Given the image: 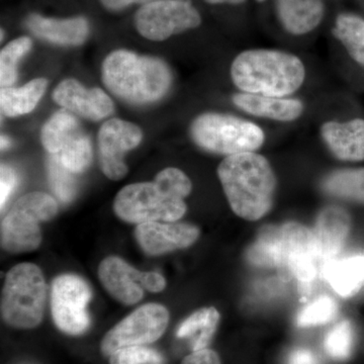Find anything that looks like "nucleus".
Masks as SVG:
<instances>
[{
	"label": "nucleus",
	"instance_id": "34",
	"mask_svg": "<svg viewBox=\"0 0 364 364\" xmlns=\"http://www.w3.org/2000/svg\"><path fill=\"white\" fill-rule=\"evenodd\" d=\"M181 364H222L221 358L217 352L205 348L202 350L193 351L186 356Z\"/></svg>",
	"mask_w": 364,
	"mask_h": 364
},
{
	"label": "nucleus",
	"instance_id": "2",
	"mask_svg": "<svg viewBox=\"0 0 364 364\" xmlns=\"http://www.w3.org/2000/svg\"><path fill=\"white\" fill-rule=\"evenodd\" d=\"M217 172L235 215L254 222L270 212L277 176L267 158L255 152L232 155L223 160Z\"/></svg>",
	"mask_w": 364,
	"mask_h": 364
},
{
	"label": "nucleus",
	"instance_id": "36",
	"mask_svg": "<svg viewBox=\"0 0 364 364\" xmlns=\"http://www.w3.org/2000/svg\"><path fill=\"white\" fill-rule=\"evenodd\" d=\"M143 287L151 293H160L166 287V279L158 272H145Z\"/></svg>",
	"mask_w": 364,
	"mask_h": 364
},
{
	"label": "nucleus",
	"instance_id": "19",
	"mask_svg": "<svg viewBox=\"0 0 364 364\" xmlns=\"http://www.w3.org/2000/svg\"><path fill=\"white\" fill-rule=\"evenodd\" d=\"M87 138L78 119L67 109L55 112L43 127V146L54 156L65 154Z\"/></svg>",
	"mask_w": 364,
	"mask_h": 364
},
{
	"label": "nucleus",
	"instance_id": "3",
	"mask_svg": "<svg viewBox=\"0 0 364 364\" xmlns=\"http://www.w3.org/2000/svg\"><path fill=\"white\" fill-rule=\"evenodd\" d=\"M104 85L119 100L133 105L157 102L166 95L172 73L163 60L128 50L107 55L102 66Z\"/></svg>",
	"mask_w": 364,
	"mask_h": 364
},
{
	"label": "nucleus",
	"instance_id": "33",
	"mask_svg": "<svg viewBox=\"0 0 364 364\" xmlns=\"http://www.w3.org/2000/svg\"><path fill=\"white\" fill-rule=\"evenodd\" d=\"M16 184V174L14 170L9 165L1 164V168H0V207H1V210L13 193Z\"/></svg>",
	"mask_w": 364,
	"mask_h": 364
},
{
	"label": "nucleus",
	"instance_id": "40",
	"mask_svg": "<svg viewBox=\"0 0 364 364\" xmlns=\"http://www.w3.org/2000/svg\"><path fill=\"white\" fill-rule=\"evenodd\" d=\"M257 1H265V0H257Z\"/></svg>",
	"mask_w": 364,
	"mask_h": 364
},
{
	"label": "nucleus",
	"instance_id": "21",
	"mask_svg": "<svg viewBox=\"0 0 364 364\" xmlns=\"http://www.w3.org/2000/svg\"><path fill=\"white\" fill-rule=\"evenodd\" d=\"M280 23L293 35H305L315 30L324 16L322 0H277Z\"/></svg>",
	"mask_w": 364,
	"mask_h": 364
},
{
	"label": "nucleus",
	"instance_id": "16",
	"mask_svg": "<svg viewBox=\"0 0 364 364\" xmlns=\"http://www.w3.org/2000/svg\"><path fill=\"white\" fill-rule=\"evenodd\" d=\"M351 229V219L344 208L330 205L318 214L313 234L318 257L329 261L343 248Z\"/></svg>",
	"mask_w": 364,
	"mask_h": 364
},
{
	"label": "nucleus",
	"instance_id": "25",
	"mask_svg": "<svg viewBox=\"0 0 364 364\" xmlns=\"http://www.w3.org/2000/svg\"><path fill=\"white\" fill-rule=\"evenodd\" d=\"M328 196L364 205V168L333 171L321 182Z\"/></svg>",
	"mask_w": 364,
	"mask_h": 364
},
{
	"label": "nucleus",
	"instance_id": "18",
	"mask_svg": "<svg viewBox=\"0 0 364 364\" xmlns=\"http://www.w3.org/2000/svg\"><path fill=\"white\" fill-rule=\"evenodd\" d=\"M26 26L36 37L64 46L83 44L90 32L87 21L82 16L52 18L32 14L26 18Z\"/></svg>",
	"mask_w": 364,
	"mask_h": 364
},
{
	"label": "nucleus",
	"instance_id": "28",
	"mask_svg": "<svg viewBox=\"0 0 364 364\" xmlns=\"http://www.w3.org/2000/svg\"><path fill=\"white\" fill-rule=\"evenodd\" d=\"M32 40L21 37L11 41L0 53V85L2 88L11 87L18 78L20 60L32 49Z\"/></svg>",
	"mask_w": 364,
	"mask_h": 364
},
{
	"label": "nucleus",
	"instance_id": "37",
	"mask_svg": "<svg viewBox=\"0 0 364 364\" xmlns=\"http://www.w3.org/2000/svg\"><path fill=\"white\" fill-rule=\"evenodd\" d=\"M155 0H100V4L109 11H117L130 6L131 4H147Z\"/></svg>",
	"mask_w": 364,
	"mask_h": 364
},
{
	"label": "nucleus",
	"instance_id": "13",
	"mask_svg": "<svg viewBox=\"0 0 364 364\" xmlns=\"http://www.w3.org/2000/svg\"><path fill=\"white\" fill-rule=\"evenodd\" d=\"M200 229L195 225L176 222L143 223L134 231L136 243L151 256L188 248L200 238Z\"/></svg>",
	"mask_w": 364,
	"mask_h": 364
},
{
	"label": "nucleus",
	"instance_id": "23",
	"mask_svg": "<svg viewBox=\"0 0 364 364\" xmlns=\"http://www.w3.org/2000/svg\"><path fill=\"white\" fill-rule=\"evenodd\" d=\"M220 318L221 315L214 306L200 309L179 325L176 336L191 340L193 351L208 348L217 331Z\"/></svg>",
	"mask_w": 364,
	"mask_h": 364
},
{
	"label": "nucleus",
	"instance_id": "17",
	"mask_svg": "<svg viewBox=\"0 0 364 364\" xmlns=\"http://www.w3.org/2000/svg\"><path fill=\"white\" fill-rule=\"evenodd\" d=\"M323 140L335 157L343 161L364 160V119L346 123L327 122L321 128Z\"/></svg>",
	"mask_w": 364,
	"mask_h": 364
},
{
	"label": "nucleus",
	"instance_id": "10",
	"mask_svg": "<svg viewBox=\"0 0 364 364\" xmlns=\"http://www.w3.org/2000/svg\"><path fill=\"white\" fill-rule=\"evenodd\" d=\"M200 16L186 0H155L136 11L134 23L136 31L146 39L164 41L198 28Z\"/></svg>",
	"mask_w": 364,
	"mask_h": 364
},
{
	"label": "nucleus",
	"instance_id": "38",
	"mask_svg": "<svg viewBox=\"0 0 364 364\" xmlns=\"http://www.w3.org/2000/svg\"><path fill=\"white\" fill-rule=\"evenodd\" d=\"M205 1H207L208 2V4H243V2L245 1V0H205Z\"/></svg>",
	"mask_w": 364,
	"mask_h": 364
},
{
	"label": "nucleus",
	"instance_id": "24",
	"mask_svg": "<svg viewBox=\"0 0 364 364\" xmlns=\"http://www.w3.org/2000/svg\"><path fill=\"white\" fill-rule=\"evenodd\" d=\"M47 85L45 78H37L20 88H1L0 107L2 114L14 117L32 112L44 95Z\"/></svg>",
	"mask_w": 364,
	"mask_h": 364
},
{
	"label": "nucleus",
	"instance_id": "32",
	"mask_svg": "<svg viewBox=\"0 0 364 364\" xmlns=\"http://www.w3.org/2000/svg\"><path fill=\"white\" fill-rule=\"evenodd\" d=\"M109 364H163L161 354L147 346H130L119 349L109 358Z\"/></svg>",
	"mask_w": 364,
	"mask_h": 364
},
{
	"label": "nucleus",
	"instance_id": "5",
	"mask_svg": "<svg viewBox=\"0 0 364 364\" xmlns=\"http://www.w3.org/2000/svg\"><path fill=\"white\" fill-rule=\"evenodd\" d=\"M48 287L38 265L23 262L6 273L1 294V317L16 329H33L44 318Z\"/></svg>",
	"mask_w": 364,
	"mask_h": 364
},
{
	"label": "nucleus",
	"instance_id": "35",
	"mask_svg": "<svg viewBox=\"0 0 364 364\" xmlns=\"http://www.w3.org/2000/svg\"><path fill=\"white\" fill-rule=\"evenodd\" d=\"M287 364H321L317 354L308 348H296L289 353Z\"/></svg>",
	"mask_w": 364,
	"mask_h": 364
},
{
	"label": "nucleus",
	"instance_id": "15",
	"mask_svg": "<svg viewBox=\"0 0 364 364\" xmlns=\"http://www.w3.org/2000/svg\"><path fill=\"white\" fill-rule=\"evenodd\" d=\"M145 272H140L117 256L105 258L98 267V279L112 298L126 306L139 303L144 296Z\"/></svg>",
	"mask_w": 364,
	"mask_h": 364
},
{
	"label": "nucleus",
	"instance_id": "30",
	"mask_svg": "<svg viewBox=\"0 0 364 364\" xmlns=\"http://www.w3.org/2000/svg\"><path fill=\"white\" fill-rule=\"evenodd\" d=\"M338 306L334 299L329 296H322L304 308L296 317L299 327H314L324 325L336 317Z\"/></svg>",
	"mask_w": 364,
	"mask_h": 364
},
{
	"label": "nucleus",
	"instance_id": "39",
	"mask_svg": "<svg viewBox=\"0 0 364 364\" xmlns=\"http://www.w3.org/2000/svg\"><path fill=\"white\" fill-rule=\"evenodd\" d=\"M11 146V140L6 136H1V149L4 150L6 148H9Z\"/></svg>",
	"mask_w": 364,
	"mask_h": 364
},
{
	"label": "nucleus",
	"instance_id": "22",
	"mask_svg": "<svg viewBox=\"0 0 364 364\" xmlns=\"http://www.w3.org/2000/svg\"><path fill=\"white\" fill-rule=\"evenodd\" d=\"M324 274L339 296H355L364 287V255L327 261Z\"/></svg>",
	"mask_w": 364,
	"mask_h": 364
},
{
	"label": "nucleus",
	"instance_id": "14",
	"mask_svg": "<svg viewBox=\"0 0 364 364\" xmlns=\"http://www.w3.org/2000/svg\"><path fill=\"white\" fill-rule=\"evenodd\" d=\"M53 100L67 111L90 121H100L114 112L111 97L100 88H86L75 79L61 81L53 92Z\"/></svg>",
	"mask_w": 364,
	"mask_h": 364
},
{
	"label": "nucleus",
	"instance_id": "4",
	"mask_svg": "<svg viewBox=\"0 0 364 364\" xmlns=\"http://www.w3.org/2000/svg\"><path fill=\"white\" fill-rule=\"evenodd\" d=\"M231 77L242 92L284 97L303 85L306 68L301 60L291 53L248 50L234 59Z\"/></svg>",
	"mask_w": 364,
	"mask_h": 364
},
{
	"label": "nucleus",
	"instance_id": "31",
	"mask_svg": "<svg viewBox=\"0 0 364 364\" xmlns=\"http://www.w3.org/2000/svg\"><path fill=\"white\" fill-rule=\"evenodd\" d=\"M48 172L49 181L51 183L52 191L60 200L64 203H69L74 198L76 193V183L73 174L65 168L56 157H50L48 162Z\"/></svg>",
	"mask_w": 364,
	"mask_h": 364
},
{
	"label": "nucleus",
	"instance_id": "1",
	"mask_svg": "<svg viewBox=\"0 0 364 364\" xmlns=\"http://www.w3.org/2000/svg\"><path fill=\"white\" fill-rule=\"evenodd\" d=\"M193 183L181 169H163L152 182L129 184L117 193L114 212L122 221L140 225L148 222H176L186 215L184 198Z\"/></svg>",
	"mask_w": 364,
	"mask_h": 364
},
{
	"label": "nucleus",
	"instance_id": "8",
	"mask_svg": "<svg viewBox=\"0 0 364 364\" xmlns=\"http://www.w3.org/2000/svg\"><path fill=\"white\" fill-rule=\"evenodd\" d=\"M169 320V311L160 304L139 306L105 335L100 342V351L105 358H109L124 347L154 343L166 331Z\"/></svg>",
	"mask_w": 364,
	"mask_h": 364
},
{
	"label": "nucleus",
	"instance_id": "6",
	"mask_svg": "<svg viewBox=\"0 0 364 364\" xmlns=\"http://www.w3.org/2000/svg\"><path fill=\"white\" fill-rule=\"evenodd\" d=\"M58 212V203L47 193L35 191L21 196L2 218V249L13 254L37 250L43 239L40 223L51 221Z\"/></svg>",
	"mask_w": 364,
	"mask_h": 364
},
{
	"label": "nucleus",
	"instance_id": "29",
	"mask_svg": "<svg viewBox=\"0 0 364 364\" xmlns=\"http://www.w3.org/2000/svg\"><path fill=\"white\" fill-rule=\"evenodd\" d=\"M354 329L349 321L343 320L330 329L326 334L324 348L326 353L337 361L350 358L354 347Z\"/></svg>",
	"mask_w": 364,
	"mask_h": 364
},
{
	"label": "nucleus",
	"instance_id": "11",
	"mask_svg": "<svg viewBox=\"0 0 364 364\" xmlns=\"http://www.w3.org/2000/svg\"><path fill=\"white\" fill-rule=\"evenodd\" d=\"M279 267H284L301 282L317 274L318 257L313 231L296 222L279 225Z\"/></svg>",
	"mask_w": 364,
	"mask_h": 364
},
{
	"label": "nucleus",
	"instance_id": "27",
	"mask_svg": "<svg viewBox=\"0 0 364 364\" xmlns=\"http://www.w3.org/2000/svg\"><path fill=\"white\" fill-rule=\"evenodd\" d=\"M279 226L263 228L246 251V259L258 267H279Z\"/></svg>",
	"mask_w": 364,
	"mask_h": 364
},
{
	"label": "nucleus",
	"instance_id": "12",
	"mask_svg": "<svg viewBox=\"0 0 364 364\" xmlns=\"http://www.w3.org/2000/svg\"><path fill=\"white\" fill-rule=\"evenodd\" d=\"M143 139L140 127L119 119L105 122L98 132V149L102 171L111 181H121L128 173L124 155L135 149Z\"/></svg>",
	"mask_w": 364,
	"mask_h": 364
},
{
	"label": "nucleus",
	"instance_id": "26",
	"mask_svg": "<svg viewBox=\"0 0 364 364\" xmlns=\"http://www.w3.org/2000/svg\"><path fill=\"white\" fill-rule=\"evenodd\" d=\"M333 33L345 46L354 61L364 67V21L351 14L337 18Z\"/></svg>",
	"mask_w": 364,
	"mask_h": 364
},
{
	"label": "nucleus",
	"instance_id": "9",
	"mask_svg": "<svg viewBox=\"0 0 364 364\" xmlns=\"http://www.w3.org/2000/svg\"><path fill=\"white\" fill-rule=\"evenodd\" d=\"M92 299V289L79 275L61 274L51 286V314L60 331L70 336L85 334L90 326L87 305Z\"/></svg>",
	"mask_w": 364,
	"mask_h": 364
},
{
	"label": "nucleus",
	"instance_id": "20",
	"mask_svg": "<svg viewBox=\"0 0 364 364\" xmlns=\"http://www.w3.org/2000/svg\"><path fill=\"white\" fill-rule=\"evenodd\" d=\"M233 102L241 111L249 114L279 122H293L304 112L303 102L293 98L240 92L234 95Z\"/></svg>",
	"mask_w": 364,
	"mask_h": 364
},
{
	"label": "nucleus",
	"instance_id": "7",
	"mask_svg": "<svg viewBox=\"0 0 364 364\" xmlns=\"http://www.w3.org/2000/svg\"><path fill=\"white\" fill-rule=\"evenodd\" d=\"M191 136L202 149L227 157L255 152L265 141L264 133L257 124L217 112L196 117L191 126Z\"/></svg>",
	"mask_w": 364,
	"mask_h": 364
}]
</instances>
